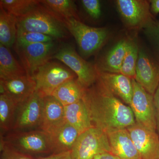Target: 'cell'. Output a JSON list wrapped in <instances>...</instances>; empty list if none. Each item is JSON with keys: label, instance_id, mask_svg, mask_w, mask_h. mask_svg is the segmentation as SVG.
Listing matches in <instances>:
<instances>
[{"label": "cell", "instance_id": "cell-25", "mask_svg": "<svg viewBox=\"0 0 159 159\" xmlns=\"http://www.w3.org/2000/svg\"><path fill=\"white\" fill-rule=\"evenodd\" d=\"M40 4L55 16L62 19L74 18L80 20L77 6L71 0H43Z\"/></svg>", "mask_w": 159, "mask_h": 159}, {"label": "cell", "instance_id": "cell-15", "mask_svg": "<svg viewBox=\"0 0 159 159\" xmlns=\"http://www.w3.org/2000/svg\"><path fill=\"white\" fill-rule=\"evenodd\" d=\"M46 133L49 136L52 154L71 151L80 135L66 120Z\"/></svg>", "mask_w": 159, "mask_h": 159}, {"label": "cell", "instance_id": "cell-34", "mask_svg": "<svg viewBox=\"0 0 159 159\" xmlns=\"http://www.w3.org/2000/svg\"><path fill=\"white\" fill-rule=\"evenodd\" d=\"M93 159H119L111 152H106L99 153Z\"/></svg>", "mask_w": 159, "mask_h": 159}, {"label": "cell", "instance_id": "cell-7", "mask_svg": "<svg viewBox=\"0 0 159 159\" xmlns=\"http://www.w3.org/2000/svg\"><path fill=\"white\" fill-rule=\"evenodd\" d=\"M71 152L72 159H93L99 153L111 152L107 134L93 126L79 135Z\"/></svg>", "mask_w": 159, "mask_h": 159}, {"label": "cell", "instance_id": "cell-3", "mask_svg": "<svg viewBox=\"0 0 159 159\" xmlns=\"http://www.w3.org/2000/svg\"><path fill=\"white\" fill-rule=\"evenodd\" d=\"M0 142V147L6 145L34 158L52 154L48 135L41 129L12 130L1 135Z\"/></svg>", "mask_w": 159, "mask_h": 159}, {"label": "cell", "instance_id": "cell-6", "mask_svg": "<svg viewBox=\"0 0 159 159\" xmlns=\"http://www.w3.org/2000/svg\"><path fill=\"white\" fill-rule=\"evenodd\" d=\"M76 77L72 70L59 63L49 61L40 67L34 74L35 92L43 97L51 96L60 85Z\"/></svg>", "mask_w": 159, "mask_h": 159}, {"label": "cell", "instance_id": "cell-17", "mask_svg": "<svg viewBox=\"0 0 159 159\" xmlns=\"http://www.w3.org/2000/svg\"><path fill=\"white\" fill-rule=\"evenodd\" d=\"M98 77L114 95L129 105L133 94L132 78L121 74L102 72H98Z\"/></svg>", "mask_w": 159, "mask_h": 159}, {"label": "cell", "instance_id": "cell-26", "mask_svg": "<svg viewBox=\"0 0 159 159\" xmlns=\"http://www.w3.org/2000/svg\"><path fill=\"white\" fill-rule=\"evenodd\" d=\"M37 0H1L0 6L16 18L21 17L38 6Z\"/></svg>", "mask_w": 159, "mask_h": 159}, {"label": "cell", "instance_id": "cell-29", "mask_svg": "<svg viewBox=\"0 0 159 159\" xmlns=\"http://www.w3.org/2000/svg\"><path fill=\"white\" fill-rule=\"evenodd\" d=\"M144 33L150 42L159 65V21L155 20L144 29Z\"/></svg>", "mask_w": 159, "mask_h": 159}, {"label": "cell", "instance_id": "cell-30", "mask_svg": "<svg viewBox=\"0 0 159 159\" xmlns=\"http://www.w3.org/2000/svg\"><path fill=\"white\" fill-rule=\"evenodd\" d=\"M81 3L87 13L94 19H98L101 16V8L98 0H82Z\"/></svg>", "mask_w": 159, "mask_h": 159}, {"label": "cell", "instance_id": "cell-5", "mask_svg": "<svg viewBox=\"0 0 159 159\" xmlns=\"http://www.w3.org/2000/svg\"><path fill=\"white\" fill-rule=\"evenodd\" d=\"M53 58L67 66L76 74L77 81L84 89L90 87L97 81L98 72L95 66L86 61L77 54L72 45H62L57 49Z\"/></svg>", "mask_w": 159, "mask_h": 159}, {"label": "cell", "instance_id": "cell-2", "mask_svg": "<svg viewBox=\"0 0 159 159\" xmlns=\"http://www.w3.org/2000/svg\"><path fill=\"white\" fill-rule=\"evenodd\" d=\"M17 30L37 32L62 40L67 36L68 30L60 19L39 5L21 17L17 18Z\"/></svg>", "mask_w": 159, "mask_h": 159}, {"label": "cell", "instance_id": "cell-24", "mask_svg": "<svg viewBox=\"0 0 159 159\" xmlns=\"http://www.w3.org/2000/svg\"><path fill=\"white\" fill-rule=\"evenodd\" d=\"M16 106L14 101L4 93L0 94V134L4 135L13 130Z\"/></svg>", "mask_w": 159, "mask_h": 159}, {"label": "cell", "instance_id": "cell-16", "mask_svg": "<svg viewBox=\"0 0 159 159\" xmlns=\"http://www.w3.org/2000/svg\"><path fill=\"white\" fill-rule=\"evenodd\" d=\"M111 152L119 159H142L127 128L107 133Z\"/></svg>", "mask_w": 159, "mask_h": 159}, {"label": "cell", "instance_id": "cell-11", "mask_svg": "<svg viewBox=\"0 0 159 159\" xmlns=\"http://www.w3.org/2000/svg\"><path fill=\"white\" fill-rule=\"evenodd\" d=\"M132 83L133 94L129 106L136 122L157 131L153 95L148 93L134 79H132Z\"/></svg>", "mask_w": 159, "mask_h": 159}, {"label": "cell", "instance_id": "cell-18", "mask_svg": "<svg viewBox=\"0 0 159 159\" xmlns=\"http://www.w3.org/2000/svg\"><path fill=\"white\" fill-rule=\"evenodd\" d=\"M129 40L123 39L117 43L99 61L95 67L98 72L120 74L128 49Z\"/></svg>", "mask_w": 159, "mask_h": 159}, {"label": "cell", "instance_id": "cell-36", "mask_svg": "<svg viewBox=\"0 0 159 159\" xmlns=\"http://www.w3.org/2000/svg\"><path fill=\"white\" fill-rule=\"evenodd\" d=\"M158 159H159V157L158 158Z\"/></svg>", "mask_w": 159, "mask_h": 159}, {"label": "cell", "instance_id": "cell-32", "mask_svg": "<svg viewBox=\"0 0 159 159\" xmlns=\"http://www.w3.org/2000/svg\"><path fill=\"white\" fill-rule=\"evenodd\" d=\"M153 99L156 122L157 132L159 136V85L153 95Z\"/></svg>", "mask_w": 159, "mask_h": 159}, {"label": "cell", "instance_id": "cell-31", "mask_svg": "<svg viewBox=\"0 0 159 159\" xmlns=\"http://www.w3.org/2000/svg\"><path fill=\"white\" fill-rule=\"evenodd\" d=\"M0 151H1L0 159H35L33 157L21 153L17 151L7 147L6 145H3L0 147Z\"/></svg>", "mask_w": 159, "mask_h": 159}, {"label": "cell", "instance_id": "cell-22", "mask_svg": "<svg viewBox=\"0 0 159 159\" xmlns=\"http://www.w3.org/2000/svg\"><path fill=\"white\" fill-rule=\"evenodd\" d=\"M84 90L78 83L77 78H75L68 80L60 85L51 96L66 106L82 99Z\"/></svg>", "mask_w": 159, "mask_h": 159}, {"label": "cell", "instance_id": "cell-4", "mask_svg": "<svg viewBox=\"0 0 159 159\" xmlns=\"http://www.w3.org/2000/svg\"><path fill=\"white\" fill-rule=\"evenodd\" d=\"M62 21L76 40L80 54L84 57H89L95 54L108 38V31L106 28L90 27L74 18L64 19Z\"/></svg>", "mask_w": 159, "mask_h": 159}, {"label": "cell", "instance_id": "cell-21", "mask_svg": "<svg viewBox=\"0 0 159 159\" xmlns=\"http://www.w3.org/2000/svg\"><path fill=\"white\" fill-rule=\"evenodd\" d=\"M26 75L25 70L12 55L9 48L0 44V80H6Z\"/></svg>", "mask_w": 159, "mask_h": 159}, {"label": "cell", "instance_id": "cell-10", "mask_svg": "<svg viewBox=\"0 0 159 159\" xmlns=\"http://www.w3.org/2000/svg\"><path fill=\"white\" fill-rule=\"evenodd\" d=\"M116 3L122 19L130 29H144L155 20L148 1L117 0Z\"/></svg>", "mask_w": 159, "mask_h": 159}, {"label": "cell", "instance_id": "cell-14", "mask_svg": "<svg viewBox=\"0 0 159 159\" xmlns=\"http://www.w3.org/2000/svg\"><path fill=\"white\" fill-rule=\"evenodd\" d=\"M35 89L34 78L27 75L6 80H0V93L6 94L17 105L31 96Z\"/></svg>", "mask_w": 159, "mask_h": 159}, {"label": "cell", "instance_id": "cell-23", "mask_svg": "<svg viewBox=\"0 0 159 159\" xmlns=\"http://www.w3.org/2000/svg\"><path fill=\"white\" fill-rule=\"evenodd\" d=\"M17 18L0 6V44L10 48L16 42Z\"/></svg>", "mask_w": 159, "mask_h": 159}, {"label": "cell", "instance_id": "cell-9", "mask_svg": "<svg viewBox=\"0 0 159 159\" xmlns=\"http://www.w3.org/2000/svg\"><path fill=\"white\" fill-rule=\"evenodd\" d=\"M54 42L25 45L16 44V51L27 75L33 78L38 69L50 61L57 49Z\"/></svg>", "mask_w": 159, "mask_h": 159}, {"label": "cell", "instance_id": "cell-35", "mask_svg": "<svg viewBox=\"0 0 159 159\" xmlns=\"http://www.w3.org/2000/svg\"><path fill=\"white\" fill-rule=\"evenodd\" d=\"M150 3L151 11L152 14H157L159 13V0H152Z\"/></svg>", "mask_w": 159, "mask_h": 159}, {"label": "cell", "instance_id": "cell-8", "mask_svg": "<svg viewBox=\"0 0 159 159\" xmlns=\"http://www.w3.org/2000/svg\"><path fill=\"white\" fill-rule=\"evenodd\" d=\"M43 98L35 92L25 101L17 104L13 130L26 131L41 129Z\"/></svg>", "mask_w": 159, "mask_h": 159}, {"label": "cell", "instance_id": "cell-20", "mask_svg": "<svg viewBox=\"0 0 159 159\" xmlns=\"http://www.w3.org/2000/svg\"><path fill=\"white\" fill-rule=\"evenodd\" d=\"M64 108L66 121L76 129L80 134L93 126L82 99L64 106Z\"/></svg>", "mask_w": 159, "mask_h": 159}, {"label": "cell", "instance_id": "cell-1", "mask_svg": "<svg viewBox=\"0 0 159 159\" xmlns=\"http://www.w3.org/2000/svg\"><path fill=\"white\" fill-rule=\"evenodd\" d=\"M82 99L93 126L107 133L136 123L129 106L114 95L98 77L93 85L85 89Z\"/></svg>", "mask_w": 159, "mask_h": 159}, {"label": "cell", "instance_id": "cell-27", "mask_svg": "<svg viewBox=\"0 0 159 159\" xmlns=\"http://www.w3.org/2000/svg\"><path fill=\"white\" fill-rule=\"evenodd\" d=\"M139 51L136 42L129 40V44L123 60L120 74L132 79L134 78Z\"/></svg>", "mask_w": 159, "mask_h": 159}, {"label": "cell", "instance_id": "cell-19", "mask_svg": "<svg viewBox=\"0 0 159 159\" xmlns=\"http://www.w3.org/2000/svg\"><path fill=\"white\" fill-rule=\"evenodd\" d=\"M65 120L64 106L62 103L53 96L43 97L41 129L47 132Z\"/></svg>", "mask_w": 159, "mask_h": 159}, {"label": "cell", "instance_id": "cell-12", "mask_svg": "<svg viewBox=\"0 0 159 159\" xmlns=\"http://www.w3.org/2000/svg\"><path fill=\"white\" fill-rule=\"evenodd\" d=\"M142 159H158L159 136L151 130L136 122L127 128Z\"/></svg>", "mask_w": 159, "mask_h": 159}, {"label": "cell", "instance_id": "cell-28", "mask_svg": "<svg viewBox=\"0 0 159 159\" xmlns=\"http://www.w3.org/2000/svg\"><path fill=\"white\" fill-rule=\"evenodd\" d=\"M55 39L46 34L17 30L16 44L25 45L38 43H47L54 42Z\"/></svg>", "mask_w": 159, "mask_h": 159}, {"label": "cell", "instance_id": "cell-33", "mask_svg": "<svg viewBox=\"0 0 159 159\" xmlns=\"http://www.w3.org/2000/svg\"><path fill=\"white\" fill-rule=\"evenodd\" d=\"M34 159H72L71 151L58 153H52Z\"/></svg>", "mask_w": 159, "mask_h": 159}, {"label": "cell", "instance_id": "cell-13", "mask_svg": "<svg viewBox=\"0 0 159 159\" xmlns=\"http://www.w3.org/2000/svg\"><path fill=\"white\" fill-rule=\"evenodd\" d=\"M134 79L152 95L159 85V64L143 50L139 51Z\"/></svg>", "mask_w": 159, "mask_h": 159}]
</instances>
